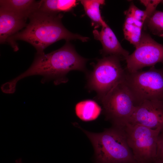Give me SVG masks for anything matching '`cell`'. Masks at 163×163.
<instances>
[{"instance_id":"6da1fadb","label":"cell","mask_w":163,"mask_h":163,"mask_svg":"<svg viewBox=\"0 0 163 163\" xmlns=\"http://www.w3.org/2000/svg\"><path fill=\"white\" fill-rule=\"evenodd\" d=\"M87 59L76 51L69 41L60 48L45 54H36L33 63L25 72L4 84L6 89L11 92L16 90L17 82L24 78L34 75L43 76L42 83L51 80L57 85L67 82L66 75L72 70L85 71Z\"/></svg>"},{"instance_id":"7a4b0ae2","label":"cell","mask_w":163,"mask_h":163,"mask_svg":"<svg viewBox=\"0 0 163 163\" xmlns=\"http://www.w3.org/2000/svg\"><path fill=\"white\" fill-rule=\"evenodd\" d=\"M61 13L55 14L37 10L29 17V22L22 30L10 37L7 42L15 51L18 46L15 41L23 40L33 46L37 54L44 53V50L52 44L61 40L66 41L78 40L88 41L89 38L72 33L63 25Z\"/></svg>"},{"instance_id":"3957f363","label":"cell","mask_w":163,"mask_h":163,"mask_svg":"<svg viewBox=\"0 0 163 163\" xmlns=\"http://www.w3.org/2000/svg\"><path fill=\"white\" fill-rule=\"evenodd\" d=\"M80 127L93 146L96 163H137L128 145L123 128L113 126L97 133Z\"/></svg>"},{"instance_id":"277c9868","label":"cell","mask_w":163,"mask_h":163,"mask_svg":"<svg viewBox=\"0 0 163 163\" xmlns=\"http://www.w3.org/2000/svg\"><path fill=\"white\" fill-rule=\"evenodd\" d=\"M123 82L136 106L146 100L163 101V69H157L153 66L146 71H126Z\"/></svg>"},{"instance_id":"5b68a950","label":"cell","mask_w":163,"mask_h":163,"mask_svg":"<svg viewBox=\"0 0 163 163\" xmlns=\"http://www.w3.org/2000/svg\"><path fill=\"white\" fill-rule=\"evenodd\" d=\"M123 81L98 99L102 105L106 120L110 121L113 126L122 128L129 123L136 107L133 97Z\"/></svg>"},{"instance_id":"8992f818","label":"cell","mask_w":163,"mask_h":163,"mask_svg":"<svg viewBox=\"0 0 163 163\" xmlns=\"http://www.w3.org/2000/svg\"><path fill=\"white\" fill-rule=\"evenodd\" d=\"M128 145L137 163H152L155 160L157 140L161 130L128 123L123 128Z\"/></svg>"},{"instance_id":"52a82bcc","label":"cell","mask_w":163,"mask_h":163,"mask_svg":"<svg viewBox=\"0 0 163 163\" xmlns=\"http://www.w3.org/2000/svg\"><path fill=\"white\" fill-rule=\"evenodd\" d=\"M118 57L108 56L98 60L88 77L87 86L95 91L99 99L106 95L114 86L123 81L126 71Z\"/></svg>"},{"instance_id":"ba28073f","label":"cell","mask_w":163,"mask_h":163,"mask_svg":"<svg viewBox=\"0 0 163 163\" xmlns=\"http://www.w3.org/2000/svg\"><path fill=\"white\" fill-rule=\"evenodd\" d=\"M136 50L126 59V71L133 72L157 63H163V45L154 40L148 34L142 33Z\"/></svg>"},{"instance_id":"9c48e42d","label":"cell","mask_w":163,"mask_h":163,"mask_svg":"<svg viewBox=\"0 0 163 163\" xmlns=\"http://www.w3.org/2000/svg\"><path fill=\"white\" fill-rule=\"evenodd\" d=\"M146 7L145 10L138 8L132 3L124 14L125 19L123 26L125 39L136 47L140 41L143 26L147 18L155 10L157 6L162 3L161 0H142Z\"/></svg>"},{"instance_id":"30bf717a","label":"cell","mask_w":163,"mask_h":163,"mask_svg":"<svg viewBox=\"0 0 163 163\" xmlns=\"http://www.w3.org/2000/svg\"><path fill=\"white\" fill-rule=\"evenodd\" d=\"M129 123L163 129V101L146 100L136 106Z\"/></svg>"},{"instance_id":"8fae6325","label":"cell","mask_w":163,"mask_h":163,"mask_svg":"<svg viewBox=\"0 0 163 163\" xmlns=\"http://www.w3.org/2000/svg\"><path fill=\"white\" fill-rule=\"evenodd\" d=\"M101 27V31L95 29L93 33L94 39L102 44V54L115 56L121 60H125L129 55V52L122 47L114 32L106 23Z\"/></svg>"},{"instance_id":"7c38bea8","label":"cell","mask_w":163,"mask_h":163,"mask_svg":"<svg viewBox=\"0 0 163 163\" xmlns=\"http://www.w3.org/2000/svg\"><path fill=\"white\" fill-rule=\"evenodd\" d=\"M27 18L0 8V42L6 43L8 39L27 25Z\"/></svg>"},{"instance_id":"4fadbf2b","label":"cell","mask_w":163,"mask_h":163,"mask_svg":"<svg viewBox=\"0 0 163 163\" xmlns=\"http://www.w3.org/2000/svg\"><path fill=\"white\" fill-rule=\"evenodd\" d=\"M39 5V1L0 0V8L9 11L27 18L33 12L37 10Z\"/></svg>"},{"instance_id":"5bb4252c","label":"cell","mask_w":163,"mask_h":163,"mask_svg":"<svg viewBox=\"0 0 163 163\" xmlns=\"http://www.w3.org/2000/svg\"><path fill=\"white\" fill-rule=\"evenodd\" d=\"M75 111L76 116L81 120L89 121L94 120L98 117L101 108L95 101L87 100L77 103Z\"/></svg>"},{"instance_id":"9a60e30c","label":"cell","mask_w":163,"mask_h":163,"mask_svg":"<svg viewBox=\"0 0 163 163\" xmlns=\"http://www.w3.org/2000/svg\"><path fill=\"white\" fill-rule=\"evenodd\" d=\"M77 2L75 0H40L37 10L55 14L69 12L76 6Z\"/></svg>"},{"instance_id":"2e32d148","label":"cell","mask_w":163,"mask_h":163,"mask_svg":"<svg viewBox=\"0 0 163 163\" xmlns=\"http://www.w3.org/2000/svg\"><path fill=\"white\" fill-rule=\"evenodd\" d=\"M80 1L94 28L102 27L106 23L101 16L100 9V6L105 4L104 0H82Z\"/></svg>"},{"instance_id":"e0dca14e","label":"cell","mask_w":163,"mask_h":163,"mask_svg":"<svg viewBox=\"0 0 163 163\" xmlns=\"http://www.w3.org/2000/svg\"><path fill=\"white\" fill-rule=\"evenodd\" d=\"M145 22L153 34L163 37V11L155 10Z\"/></svg>"},{"instance_id":"ac0fdd59","label":"cell","mask_w":163,"mask_h":163,"mask_svg":"<svg viewBox=\"0 0 163 163\" xmlns=\"http://www.w3.org/2000/svg\"><path fill=\"white\" fill-rule=\"evenodd\" d=\"M155 161L163 163V129L161 131L158 137Z\"/></svg>"},{"instance_id":"d6986e66","label":"cell","mask_w":163,"mask_h":163,"mask_svg":"<svg viewBox=\"0 0 163 163\" xmlns=\"http://www.w3.org/2000/svg\"><path fill=\"white\" fill-rule=\"evenodd\" d=\"M16 163H22L21 158L18 159L17 160L15 161Z\"/></svg>"},{"instance_id":"ffe728a7","label":"cell","mask_w":163,"mask_h":163,"mask_svg":"<svg viewBox=\"0 0 163 163\" xmlns=\"http://www.w3.org/2000/svg\"><path fill=\"white\" fill-rule=\"evenodd\" d=\"M152 163H163L159 161H155Z\"/></svg>"}]
</instances>
